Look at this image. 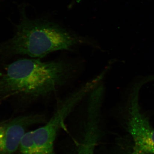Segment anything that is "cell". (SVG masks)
Returning a JSON list of instances; mask_svg holds the SVG:
<instances>
[{"instance_id": "cell-1", "label": "cell", "mask_w": 154, "mask_h": 154, "mask_svg": "<svg viewBox=\"0 0 154 154\" xmlns=\"http://www.w3.org/2000/svg\"><path fill=\"white\" fill-rule=\"evenodd\" d=\"M76 71L75 64L65 60H19L8 66L0 79V93L31 100L45 98L67 85Z\"/></svg>"}, {"instance_id": "cell-2", "label": "cell", "mask_w": 154, "mask_h": 154, "mask_svg": "<svg viewBox=\"0 0 154 154\" xmlns=\"http://www.w3.org/2000/svg\"><path fill=\"white\" fill-rule=\"evenodd\" d=\"M84 38L70 33L55 23L26 17L17 26L14 37L2 45L9 54L41 58L58 51L69 50L85 43Z\"/></svg>"}, {"instance_id": "cell-3", "label": "cell", "mask_w": 154, "mask_h": 154, "mask_svg": "<svg viewBox=\"0 0 154 154\" xmlns=\"http://www.w3.org/2000/svg\"><path fill=\"white\" fill-rule=\"evenodd\" d=\"M97 76L76 89L58 103L50 119L44 126L30 131L36 154H54V143L59 131L65 127L66 120L91 91L100 84Z\"/></svg>"}, {"instance_id": "cell-4", "label": "cell", "mask_w": 154, "mask_h": 154, "mask_svg": "<svg viewBox=\"0 0 154 154\" xmlns=\"http://www.w3.org/2000/svg\"><path fill=\"white\" fill-rule=\"evenodd\" d=\"M140 88V85L136 86L129 97L128 127L134 142V152L154 154V128L141 111L138 102Z\"/></svg>"}, {"instance_id": "cell-5", "label": "cell", "mask_w": 154, "mask_h": 154, "mask_svg": "<svg viewBox=\"0 0 154 154\" xmlns=\"http://www.w3.org/2000/svg\"><path fill=\"white\" fill-rule=\"evenodd\" d=\"M45 122V116L41 114L22 116L0 121V154H14L19 148L27 128Z\"/></svg>"}, {"instance_id": "cell-6", "label": "cell", "mask_w": 154, "mask_h": 154, "mask_svg": "<svg viewBox=\"0 0 154 154\" xmlns=\"http://www.w3.org/2000/svg\"><path fill=\"white\" fill-rule=\"evenodd\" d=\"M104 96L99 92H92L86 98L84 107L85 133L76 154H94L99 135V120Z\"/></svg>"}, {"instance_id": "cell-7", "label": "cell", "mask_w": 154, "mask_h": 154, "mask_svg": "<svg viewBox=\"0 0 154 154\" xmlns=\"http://www.w3.org/2000/svg\"><path fill=\"white\" fill-rule=\"evenodd\" d=\"M132 154H148L144 153H137V152H134Z\"/></svg>"}]
</instances>
